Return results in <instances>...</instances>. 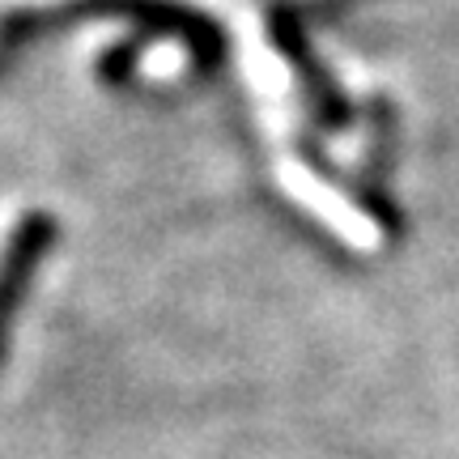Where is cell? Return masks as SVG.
<instances>
[{
  "label": "cell",
  "mask_w": 459,
  "mask_h": 459,
  "mask_svg": "<svg viewBox=\"0 0 459 459\" xmlns=\"http://www.w3.org/2000/svg\"><path fill=\"white\" fill-rule=\"evenodd\" d=\"M43 238V221L39 217H4L0 221V307L9 298V285H13L22 260L30 255V247H39Z\"/></svg>",
  "instance_id": "obj_2"
},
{
  "label": "cell",
  "mask_w": 459,
  "mask_h": 459,
  "mask_svg": "<svg viewBox=\"0 0 459 459\" xmlns=\"http://www.w3.org/2000/svg\"><path fill=\"white\" fill-rule=\"evenodd\" d=\"M179 60H183V51L179 48H166V43H162V48H153V51H149V73H158V77H166V73H179V68H175V65H179Z\"/></svg>",
  "instance_id": "obj_3"
},
{
  "label": "cell",
  "mask_w": 459,
  "mask_h": 459,
  "mask_svg": "<svg viewBox=\"0 0 459 459\" xmlns=\"http://www.w3.org/2000/svg\"><path fill=\"white\" fill-rule=\"evenodd\" d=\"M204 4H213V0H204Z\"/></svg>",
  "instance_id": "obj_4"
},
{
  "label": "cell",
  "mask_w": 459,
  "mask_h": 459,
  "mask_svg": "<svg viewBox=\"0 0 459 459\" xmlns=\"http://www.w3.org/2000/svg\"><path fill=\"white\" fill-rule=\"evenodd\" d=\"M277 183L302 213H311L324 230H332L344 247H353V251H378L383 247V226L370 213H361L358 204L344 192H336L328 179H319L311 166L294 162V158H281Z\"/></svg>",
  "instance_id": "obj_1"
}]
</instances>
